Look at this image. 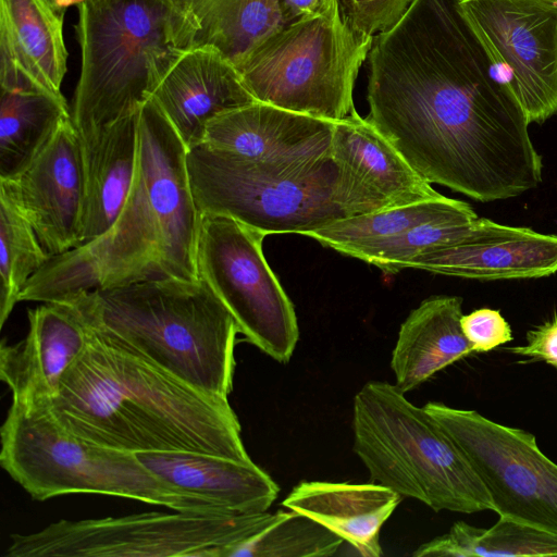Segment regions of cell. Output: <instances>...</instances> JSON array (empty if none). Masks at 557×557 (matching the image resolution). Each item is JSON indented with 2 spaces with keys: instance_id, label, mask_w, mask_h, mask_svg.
Segmentation results:
<instances>
[{
  "instance_id": "ba28073f",
  "label": "cell",
  "mask_w": 557,
  "mask_h": 557,
  "mask_svg": "<svg viewBox=\"0 0 557 557\" xmlns=\"http://www.w3.org/2000/svg\"><path fill=\"white\" fill-rule=\"evenodd\" d=\"M373 38L356 35L333 0L270 34L236 67L257 101L336 122L355 110V82Z\"/></svg>"
},
{
  "instance_id": "4dcf8cb0",
  "label": "cell",
  "mask_w": 557,
  "mask_h": 557,
  "mask_svg": "<svg viewBox=\"0 0 557 557\" xmlns=\"http://www.w3.org/2000/svg\"><path fill=\"white\" fill-rule=\"evenodd\" d=\"M413 0H339L341 14L361 38L374 37L395 26Z\"/></svg>"
},
{
  "instance_id": "6da1fadb",
  "label": "cell",
  "mask_w": 557,
  "mask_h": 557,
  "mask_svg": "<svg viewBox=\"0 0 557 557\" xmlns=\"http://www.w3.org/2000/svg\"><path fill=\"white\" fill-rule=\"evenodd\" d=\"M187 148L152 98L138 111L134 181L112 226L52 257L20 301L58 302L72 295L137 282L198 281L200 214L190 189Z\"/></svg>"
},
{
  "instance_id": "e575fe53",
  "label": "cell",
  "mask_w": 557,
  "mask_h": 557,
  "mask_svg": "<svg viewBox=\"0 0 557 557\" xmlns=\"http://www.w3.org/2000/svg\"><path fill=\"white\" fill-rule=\"evenodd\" d=\"M171 1L178 10L184 12L187 15L189 0H169Z\"/></svg>"
},
{
  "instance_id": "277c9868",
  "label": "cell",
  "mask_w": 557,
  "mask_h": 557,
  "mask_svg": "<svg viewBox=\"0 0 557 557\" xmlns=\"http://www.w3.org/2000/svg\"><path fill=\"white\" fill-rule=\"evenodd\" d=\"M77 8L81 73L71 119L84 135L140 109L161 70L190 45L191 26L169 0H85Z\"/></svg>"
},
{
  "instance_id": "9a60e30c",
  "label": "cell",
  "mask_w": 557,
  "mask_h": 557,
  "mask_svg": "<svg viewBox=\"0 0 557 557\" xmlns=\"http://www.w3.org/2000/svg\"><path fill=\"white\" fill-rule=\"evenodd\" d=\"M331 156L345 182L356 214L441 198L395 146L354 110L336 121Z\"/></svg>"
},
{
  "instance_id": "1f68e13d",
  "label": "cell",
  "mask_w": 557,
  "mask_h": 557,
  "mask_svg": "<svg viewBox=\"0 0 557 557\" xmlns=\"http://www.w3.org/2000/svg\"><path fill=\"white\" fill-rule=\"evenodd\" d=\"M460 325L473 352H488L512 341L511 327L499 310L481 308L462 314Z\"/></svg>"
},
{
  "instance_id": "5bb4252c",
  "label": "cell",
  "mask_w": 557,
  "mask_h": 557,
  "mask_svg": "<svg viewBox=\"0 0 557 557\" xmlns=\"http://www.w3.org/2000/svg\"><path fill=\"white\" fill-rule=\"evenodd\" d=\"M463 278H536L557 272V234L476 218L456 240L424 252L406 269Z\"/></svg>"
},
{
  "instance_id": "ffe728a7",
  "label": "cell",
  "mask_w": 557,
  "mask_h": 557,
  "mask_svg": "<svg viewBox=\"0 0 557 557\" xmlns=\"http://www.w3.org/2000/svg\"><path fill=\"white\" fill-rule=\"evenodd\" d=\"M141 465L174 488L235 513H260L280 487L252 460L196 451L135 454Z\"/></svg>"
},
{
  "instance_id": "7a4b0ae2",
  "label": "cell",
  "mask_w": 557,
  "mask_h": 557,
  "mask_svg": "<svg viewBox=\"0 0 557 557\" xmlns=\"http://www.w3.org/2000/svg\"><path fill=\"white\" fill-rule=\"evenodd\" d=\"M87 327L84 350L46 405L65 430L133 454L196 451L251 460L228 398L197 389Z\"/></svg>"
},
{
  "instance_id": "8992f818",
  "label": "cell",
  "mask_w": 557,
  "mask_h": 557,
  "mask_svg": "<svg viewBox=\"0 0 557 557\" xmlns=\"http://www.w3.org/2000/svg\"><path fill=\"white\" fill-rule=\"evenodd\" d=\"M186 164L200 215L231 218L267 235H305L356 215L331 154L253 160L198 145Z\"/></svg>"
},
{
  "instance_id": "9c48e42d",
  "label": "cell",
  "mask_w": 557,
  "mask_h": 557,
  "mask_svg": "<svg viewBox=\"0 0 557 557\" xmlns=\"http://www.w3.org/2000/svg\"><path fill=\"white\" fill-rule=\"evenodd\" d=\"M273 513H163L60 520L12 534L8 557H222L263 529Z\"/></svg>"
},
{
  "instance_id": "8d00e7d4",
  "label": "cell",
  "mask_w": 557,
  "mask_h": 557,
  "mask_svg": "<svg viewBox=\"0 0 557 557\" xmlns=\"http://www.w3.org/2000/svg\"><path fill=\"white\" fill-rule=\"evenodd\" d=\"M85 0H67L66 2V8H69L70 5H73V4H79L82 2H84Z\"/></svg>"
},
{
  "instance_id": "44dd1931",
  "label": "cell",
  "mask_w": 557,
  "mask_h": 557,
  "mask_svg": "<svg viewBox=\"0 0 557 557\" xmlns=\"http://www.w3.org/2000/svg\"><path fill=\"white\" fill-rule=\"evenodd\" d=\"M401 496L377 483L352 484L302 481L283 500L288 510L305 515L347 542L359 555H383L380 532Z\"/></svg>"
},
{
  "instance_id": "e0dca14e",
  "label": "cell",
  "mask_w": 557,
  "mask_h": 557,
  "mask_svg": "<svg viewBox=\"0 0 557 557\" xmlns=\"http://www.w3.org/2000/svg\"><path fill=\"white\" fill-rule=\"evenodd\" d=\"M28 332L0 346V379L12 403L25 408L48 405L58 394L67 369L84 350L88 327L66 302H42L29 309Z\"/></svg>"
},
{
  "instance_id": "4316f807",
  "label": "cell",
  "mask_w": 557,
  "mask_h": 557,
  "mask_svg": "<svg viewBox=\"0 0 557 557\" xmlns=\"http://www.w3.org/2000/svg\"><path fill=\"white\" fill-rule=\"evenodd\" d=\"M488 529L455 522L449 531L420 545L414 557L557 556V534L498 516Z\"/></svg>"
},
{
  "instance_id": "f1b7e54d",
  "label": "cell",
  "mask_w": 557,
  "mask_h": 557,
  "mask_svg": "<svg viewBox=\"0 0 557 557\" xmlns=\"http://www.w3.org/2000/svg\"><path fill=\"white\" fill-rule=\"evenodd\" d=\"M343 543L315 520L293 510H278L258 533L225 548L222 557L333 556Z\"/></svg>"
},
{
  "instance_id": "d590c367",
  "label": "cell",
  "mask_w": 557,
  "mask_h": 557,
  "mask_svg": "<svg viewBox=\"0 0 557 557\" xmlns=\"http://www.w3.org/2000/svg\"><path fill=\"white\" fill-rule=\"evenodd\" d=\"M54 7H57L61 12H64L66 11V2L67 0H50Z\"/></svg>"
},
{
  "instance_id": "484cf974",
  "label": "cell",
  "mask_w": 557,
  "mask_h": 557,
  "mask_svg": "<svg viewBox=\"0 0 557 557\" xmlns=\"http://www.w3.org/2000/svg\"><path fill=\"white\" fill-rule=\"evenodd\" d=\"M476 218L469 203L442 196L433 200L338 219L305 235L342 252L348 248L384 242L429 222Z\"/></svg>"
},
{
  "instance_id": "d4e9b609",
  "label": "cell",
  "mask_w": 557,
  "mask_h": 557,
  "mask_svg": "<svg viewBox=\"0 0 557 557\" xmlns=\"http://www.w3.org/2000/svg\"><path fill=\"white\" fill-rule=\"evenodd\" d=\"M70 117L64 96L1 89L0 180L21 173Z\"/></svg>"
},
{
  "instance_id": "603a6c76",
  "label": "cell",
  "mask_w": 557,
  "mask_h": 557,
  "mask_svg": "<svg viewBox=\"0 0 557 557\" xmlns=\"http://www.w3.org/2000/svg\"><path fill=\"white\" fill-rule=\"evenodd\" d=\"M461 317L462 299L448 295L429 297L410 311L391 359L395 385L403 393L473 352L461 330Z\"/></svg>"
},
{
  "instance_id": "52a82bcc",
  "label": "cell",
  "mask_w": 557,
  "mask_h": 557,
  "mask_svg": "<svg viewBox=\"0 0 557 557\" xmlns=\"http://www.w3.org/2000/svg\"><path fill=\"white\" fill-rule=\"evenodd\" d=\"M0 435L1 467L34 499L88 493L174 511L235 513L174 488L145 468L133 453L69 432L46 405L25 408L12 403Z\"/></svg>"
},
{
  "instance_id": "30bf717a",
  "label": "cell",
  "mask_w": 557,
  "mask_h": 557,
  "mask_svg": "<svg viewBox=\"0 0 557 557\" xmlns=\"http://www.w3.org/2000/svg\"><path fill=\"white\" fill-rule=\"evenodd\" d=\"M265 236L231 218L200 215L197 272L231 312L245 339L287 363L299 327L294 306L263 255Z\"/></svg>"
},
{
  "instance_id": "4fadbf2b",
  "label": "cell",
  "mask_w": 557,
  "mask_h": 557,
  "mask_svg": "<svg viewBox=\"0 0 557 557\" xmlns=\"http://www.w3.org/2000/svg\"><path fill=\"white\" fill-rule=\"evenodd\" d=\"M0 186L51 258L82 245L85 180L81 139L71 117L21 173L0 180Z\"/></svg>"
},
{
  "instance_id": "d6986e66",
  "label": "cell",
  "mask_w": 557,
  "mask_h": 557,
  "mask_svg": "<svg viewBox=\"0 0 557 557\" xmlns=\"http://www.w3.org/2000/svg\"><path fill=\"white\" fill-rule=\"evenodd\" d=\"M335 122L255 101L222 113L206 126L210 149L253 160L331 154Z\"/></svg>"
},
{
  "instance_id": "5b68a950",
  "label": "cell",
  "mask_w": 557,
  "mask_h": 557,
  "mask_svg": "<svg viewBox=\"0 0 557 557\" xmlns=\"http://www.w3.org/2000/svg\"><path fill=\"white\" fill-rule=\"evenodd\" d=\"M352 432L354 451L373 483L436 512L494 511L486 486L461 449L395 384L369 381L360 388Z\"/></svg>"
},
{
  "instance_id": "3957f363",
  "label": "cell",
  "mask_w": 557,
  "mask_h": 557,
  "mask_svg": "<svg viewBox=\"0 0 557 557\" xmlns=\"http://www.w3.org/2000/svg\"><path fill=\"white\" fill-rule=\"evenodd\" d=\"M87 326L178 380L228 398L238 325L202 281L163 278L92 289L61 301Z\"/></svg>"
},
{
  "instance_id": "83f0119b",
  "label": "cell",
  "mask_w": 557,
  "mask_h": 557,
  "mask_svg": "<svg viewBox=\"0 0 557 557\" xmlns=\"http://www.w3.org/2000/svg\"><path fill=\"white\" fill-rule=\"evenodd\" d=\"M51 256L34 227L0 186V326L2 327L20 295Z\"/></svg>"
},
{
  "instance_id": "836d02e7",
  "label": "cell",
  "mask_w": 557,
  "mask_h": 557,
  "mask_svg": "<svg viewBox=\"0 0 557 557\" xmlns=\"http://www.w3.org/2000/svg\"><path fill=\"white\" fill-rule=\"evenodd\" d=\"M333 0H278L283 24L320 14L324 12Z\"/></svg>"
},
{
  "instance_id": "ac0fdd59",
  "label": "cell",
  "mask_w": 557,
  "mask_h": 557,
  "mask_svg": "<svg viewBox=\"0 0 557 557\" xmlns=\"http://www.w3.org/2000/svg\"><path fill=\"white\" fill-rule=\"evenodd\" d=\"M64 12L50 0H0V87L63 96Z\"/></svg>"
},
{
  "instance_id": "f546056e",
  "label": "cell",
  "mask_w": 557,
  "mask_h": 557,
  "mask_svg": "<svg viewBox=\"0 0 557 557\" xmlns=\"http://www.w3.org/2000/svg\"><path fill=\"white\" fill-rule=\"evenodd\" d=\"M474 220L429 222L384 242L348 248L341 253L370 263L384 273L395 274L405 270L413 258L459 238Z\"/></svg>"
},
{
  "instance_id": "7c38bea8",
  "label": "cell",
  "mask_w": 557,
  "mask_h": 557,
  "mask_svg": "<svg viewBox=\"0 0 557 557\" xmlns=\"http://www.w3.org/2000/svg\"><path fill=\"white\" fill-rule=\"evenodd\" d=\"M530 123L557 113V0H459Z\"/></svg>"
},
{
  "instance_id": "7402d4cb",
  "label": "cell",
  "mask_w": 557,
  "mask_h": 557,
  "mask_svg": "<svg viewBox=\"0 0 557 557\" xmlns=\"http://www.w3.org/2000/svg\"><path fill=\"white\" fill-rule=\"evenodd\" d=\"M138 111L78 135L85 180L82 245L104 234L127 199L136 170Z\"/></svg>"
},
{
  "instance_id": "8fae6325",
  "label": "cell",
  "mask_w": 557,
  "mask_h": 557,
  "mask_svg": "<svg viewBox=\"0 0 557 557\" xmlns=\"http://www.w3.org/2000/svg\"><path fill=\"white\" fill-rule=\"evenodd\" d=\"M423 407L468 458L498 516L557 534V463L532 433L440 401Z\"/></svg>"
},
{
  "instance_id": "d6a6232c",
  "label": "cell",
  "mask_w": 557,
  "mask_h": 557,
  "mask_svg": "<svg viewBox=\"0 0 557 557\" xmlns=\"http://www.w3.org/2000/svg\"><path fill=\"white\" fill-rule=\"evenodd\" d=\"M505 350L530 358V361H544L557 371V317L529 330L524 345L507 347Z\"/></svg>"
},
{
  "instance_id": "2e32d148",
  "label": "cell",
  "mask_w": 557,
  "mask_h": 557,
  "mask_svg": "<svg viewBox=\"0 0 557 557\" xmlns=\"http://www.w3.org/2000/svg\"><path fill=\"white\" fill-rule=\"evenodd\" d=\"M150 98L187 150L202 143L212 119L257 101L237 67L209 46L177 50L159 73Z\"/></svg>"
},
{
  "instance_id": "cb8c5ba5",
  "label": "cell",
  "mask_w": 557,
  "mask_h": 557,
  "mask_svg": "<svg viewBox=\"0 0 557 557\" xmlns=\"http://www.w3.org/2000/svg\"><path fill=\"white\" fill-rule=\"evenodd\" d=\"M189 46L219 50L235 66L282 27L278 0H189Z\"/></svg>"
}]
</instances>
